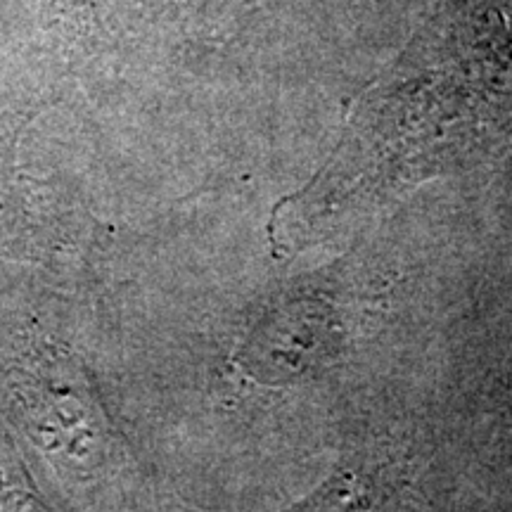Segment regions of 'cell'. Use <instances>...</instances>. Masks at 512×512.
<instances>
[{"mask_svg":"<svg viewBox=\"0 0 512 512\" xmlns=\"http://www.w3.org/2000/svg\"><path fill=\"white\" fill-rule=\"evenodd\" d=\"M477 105H512V0H437L349 133L389 176L422 181L444 169L448 133Z\"/></svg>","mask_w":512,"mask_h":512,"instance_id":"1","label":"cell"},{"mask_svg":"<svg viewBox=\"0 0 512 512\" xmlns=\"http://www.w3.org/2000/svg\"><path fill=\"white\" fill-rule=\"evenodd\" d=\"M285 512H415L411 479L394 460L354 456Z\"/></svg>","mask_w":512,"mask_h":512,"instance_id":"2","label":"cell"}]
</instances>
